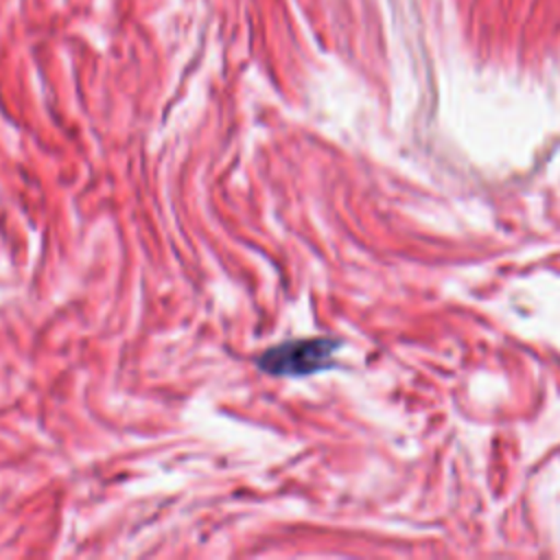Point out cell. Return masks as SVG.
<instances>
[{
  "label": "cell",
  "instance_id": "6da1fadb",
  "mask_svg": "<svg viewBox=\"0 0 560 560\" xmlns=\"http://www.w3.org/2000/svg\"><path fill=\"white\" fill-rule=\"evenodd\" d=\"M337 348L339 339L332 337H300L267 348L254 363L269 376L302 378L330 370L335 365Z\"/></svg>",
  "mask_w": 560,
  "mask_h": 560
}]
</instances>
